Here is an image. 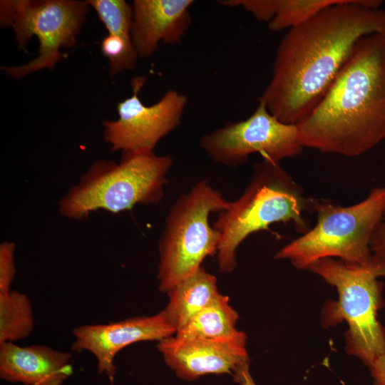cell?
Here are the masks:
<instances>
[{"mask_svg": "<svg viewBox=\"0 0 385 385\" xmlns=\"http://www.w3.org/2000/svg\"><path fill=\"white\" fill-rule=\"evenodd\" d=\"M145 81L144 76L134 78L132 95L116 106L118 119L102 123L103 138L113 151L154 152L159 141L181 124L188 102L187 96L169 89L155 103L145 105L138 94Z\"/></svg>", "mask_w": 385, "mask_h": 385, "instance_id": "10", "label": "cell"}, {"mask_svg": "<svg viewBox=\"0 0 385 385\" xmlns=\"http://www.w3.org/2000/svg\"><path fill=\"white\" fill-rule=\"evenodd\" d=\"M238 318V314L229 304L228 297L220 294L194 315L175 335L212 339H230L241 333L235 327Z\"/></svg>", "mask_w": 385, "mask_h": 385, "instance_id": "16", "label": "cell"}, {"mask_svg": "<svg viewBox=\"0 0 385 385\" xmlns=\"http://www.w3.org/2000/svg\"><path fill=\"white\" fill-rule=\"evenodd\" d=\"M167 293L169 301L163 312L176 332L220 294L216 277L202 267Z\"/></svg>", "mask_w": 385, "mask_h": 385, "instance_id": "15", "label": "cell"}, {"mask_svg": "<svg viewBox=\"0 0 385 385\" xmlns=\"http://www.w3.org/2000/svg\"><path fill=\"white\" fill-rule=\"evenodd\" d=\"M297 125L304 148L347 157L385 139V33L358 40L323 98Z\"/></svg>", "mask_w": 385, "mask_h": 385, "instance_id": "2", "label": "cell"}, {"mask_svg": "<svg viewBox=\"0 0 385 385\" xmlns=\"http://www.w3.org/2000/svg\"><path fill=\"white\" fill-rule=\"evenodd\" d=\"M384 211L385 187L372 188L362 201L346 207L317 198L316 225L280 249L274 258L288 260L299 269L334 257L367 265L373 258L370 241Z\"/></svg>", "mask_w": 385, "mask_h": 385, "instance_id": "6", "label": "cell"}, {"mask_svg": "<svg viewBox=\"0 0 385 385\" xmlns=\"http://www.w3.org/2000/svg\"><path fill=\"white\" fill-rule=\"evenodd\" d=\"M200 145L214 162L228 167L244 164L253 153L279 163L299 155L304 148L297 125L281 122L259 99L247 118L227 122L203 135Z\"/></svg>", "mask_w": 385, "mask_h": 385, "instance_id": "9", "label": "cell"}, {"mask_svg": "<svg viewBox=\"0 0 385 385\" xmlns=\"http://www.w3.org/2000/svg\"><path fill=\"white\" fill-rule=\"evenodd\" d=\"M230 201L205 180L181 195L171 207L158 241L159 289L168 292L217 253L221 233L209 223L210 215L227 209Z\"/></svg>", "mask_w": 385, "mask_h": 385, "instance_id": "7", "label": "cell"}, {"mask_svg": "<svg viewBox=\"0 0 385 385\" xmlns=\"http://www.w3.org/2000/svg\"><path fill=\"white\" fill-rule=\"evenodd\" d=\"M339 0H276V12L268 24L272 31L297 26Z\"/></svg>", "mask_w": 385, "mask_h": 385, "instance_id": "18", "label": "cell"}, {"mask_svg": "<svg viewBox=\"0 0 385 385\" xmlns=\"http://www.w3.org/2000/svg\"><path fill=\"white\" fill-rule=\"evenodd\" d=\"M99 20L103 24L108 34L131 38L133 9L124 0H87Z\"/></svg>", "mask_w": 385, "mask_h": 385, "instance_id": "19", "label": "cell"}, {"mask_svg": "<svg viewBox=\"0 0 385 385\" xmlns=\"http://www.w3.org/2000/svg\"><path fill=\"white\" fill-rule=\"evenodd\" d=\"M369 369L374 385H385V352L369 366Z\"/></svg>", "mask_w": 385, "mask_h": 385, "instance_id": "24", "label": "cell"}, {"mask_svg": "<svg viewBox=\"0 0 385 385\" xmlns=\"http://www.w3.org/2000/svg\"><path fill=\"white\" fill-rule=\"evenodd\" d=\"M101 51L109 63L111 76L133 70L139 58L130 37L108 34L101 42Z\"/></svg>", "mask_w": 385, "mask_h": 385, "instance_id": "20", "label": "cell"}, {"mask_svg": "<svg viewBox=\"0 0 385 385\" xmlns=\"http://www.w3.org/2000/svg\"><path fill=\"white\" fill-rule=\"evenodd\" d=\"M219 4L229 7H242L257 21L269 24L276 12V0H224Z\"/></svg>", "mask_w": 385, "mask_h": 385, "instance_id": "21", "label": "cell"}, {"mask_svg": "<svg viewBox=\"0 0 385 385\" xmlns=\"http://www.w3.org/2000/svg\"><path fill=\"white\" fill-rule=\"evenodd\" d=\"M192 0H134L131 40L140 58L153 55L160 43H180L191 24Z\"/></svg>", "mask_w": 385, "mask_h": 385, "instance_id": "13", "label": "cell"}, {"mask_svg": "<svg viewBox=\"0 0 385 385\" xmlns=\"http://www.w3.org/2000/svg\"><path fill=\"white\" fill-rule=\"evenodd\" d=\"M246 339L243 332L226 339L175 335L159 341L157 347L178 377L193 381L208 374H234L248 364Z\"/></svg>", "mask_w": 385, "mask_h": 385, "instance_id": "11", "label": "cell"}, {"mask_svg": "<svg viewBox=\"0 0 385 385\" xmlns=\"http://www.w3.org/2000/svg\"><path fill=\"white\" fill-rule=\"evenodd\" d=\"M34 328L29 297L16 290L0 293V344L25 339Z\"/></svg>", "mask_w": 385, "mask_h": 385, "instance_id": "17", "label": "cell"}, {"mask_svg": "<svg viewBox=\"0 0 385 385\" xmlns=\"http://www.w3.org/2000/svg\"><path fill=\"white\" fill-rule=\"evenodd\" d=\"M89 8L86 1L78 0H1L0 25L13 29L19 48L26 51L33 36L38 41L35 58L1 69L16 79L52 69L64 57L61 49L75 46Z\"/></svg>", "mask_w": 385, "mask_h": 385, "instance_id": "8", "label": "cell"}, {"mask_svg": "<svg viewBox=\"0 0 385 385\" xmlns=\"http://www.w3.org/2000/svg\"><path fill=\"white\" fill-rule=\"evenodd\" d=\"M367 265L349 263L334 258L319 260L308 268L336 287L337 302L325 307L322 320L325 326L346 321V349L370 366L385 352V328L378 319L384 307L383 283L385 267L372 256Z\"/></svg>", "mask_w": 385, "mask_h": 385, "instance_id": "5", "label": "cell"}, {"mask_svg": "<svg viewBox=\"0 0 385 385\" xmlns=\"http://www.w3.org/2000/svg\"><path fill=\"white\" fill-rule=\"evenodd\" d=\"M172 165L170 156L154 152L121 153L118 162L96 160L61 197L59 213L81 220L97 210L119 213L138 204H159Z\"/></svg>", "mask_w": 385, "mask_h": 385, "instance_id": "4", "label": "cell"}, {"mask_svg": "<svg viewBox=\"0 0 385 385\" xmlns=\"http://www.w3.org/2000/svg\"><path fill=\"white\" fill-rule=\"evenodd\" d=\"M176 331L160 312L153 316L128 318L102 324L81 325L73 330L71 350L86 351L96 359L98 370L113 377L116 354L127 346L143 341H160Z\"/></svg>", "mask_w": 385, "mask_h": 385, "instance_id": "12", "label": "cell"}, {"mask_svg": "<svg viewBox=\"0 0 385 385\" xmlns=\"http://www.w3.org/2000/svg\"><path fill=\"white\" fill-rule=\"evenodd\" d=\"M70 352L44 345L0 344V376L25 385H62L73 374Z\"/></svg>", "mask_w": 385, "mask_h": 385, "instance_id": "14", "label": "cell"}, {"mask_svg": "<svg viewBox=\"0 0 385 385\" xmlns=\"http://www.w3.org/2000/svg\"><path fill=\"white\" fill-rule=\"evenodd\" d=\"M15 250L14 242L4 241L0 244V293L11 290L16 274Z\"/></svg>", "mask_w": 385, "mask_h": 385, "instance_id": "22", "label": "cell"}, {"mask_svg": "<svg viewBox=\"0 0 385 385\" xmlns=\"http://www.w3.org/2000/svg\"><path fill=\"white\" fill-rule=\"evenodd\" d=\"M233 376L235 381L241 385H256L250 374L249 364L237 369Z\"/></svg>", "mask_w": 385, "mask_h": 385, "instance_id": "25", "label": "cell"}, {"mask_svg": "<svg viewBox=\"0 0 385 385\" xmlns=\"http://www.w3.org/2000/svg\"><path fill=\"white\" fill-rule=\"evenodd\" d=\"M369 246L372 256L385 267V211L372 235Z\"/></svg>", "mask_w": 385, "mask_h": 385, "instance_id": "23", "label": "cell"}, {"mask_svg": "<svg viewBox=\"0 0 385 385\" xmlns=\"http://www.w3.org/2000/svg\"><path fill=\"white\" fill-rule=\"evenodd\" d=\"M316 200L306 196L279 163L265 159L255 163L243 193L230 202L214 224L221 233L217 253L219 270L232 272L242 242L272 224L290 222L298 232H307L310 227L305 215L314 212Z\"/></svg>", "mask_w": 385, "mask_h": 385, "instance_id": "3", "label": "cell"}, {"mask_svg": "<svg viewBox=\"0 0 385 385\" xmlns=\"http://www.w3.org/2000/svg\"><path fill=\"white\" fill-rule=\"evenodd\" d=\"M379 0H339L279 42L271 79L259 100L284 123L297 124L318 105L362 36L385 33Z\"/></svg>", "mask_w": 385, "mask_h": 385, "instance_id": "1", "label": "cell"}]
</instances>
